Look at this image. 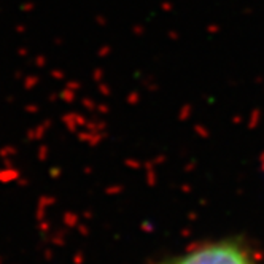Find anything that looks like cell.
<instances>
[{"label":"cell","instance_id":"1","mask_svg":"<svg viewBox=\"0 0 264 264\" xmlns=\"http://www.w3.org/2000/svg\"><path fill=\"white\" fill-rule=\"evenodd\" d=\"M159 264H253L245 248L232 240L204 244Z\"/></svg>","mask_w":264,"mask_h":264}]
</instances>
